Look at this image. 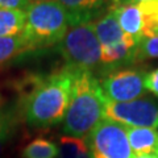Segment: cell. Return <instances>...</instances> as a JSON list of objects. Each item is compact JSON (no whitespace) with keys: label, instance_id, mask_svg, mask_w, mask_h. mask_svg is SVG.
I'll list each match as a JSON object with an SVG mask.
<instances>
[{"label":"cell","instance_id":"cell-19","mask_svg":"<svg viewBox=\"0 0 158 158\" xmlns=\"http://www.w3.org/2000/svg\"><path fill=\"white\" fill-rule=\"evenodd\" d=\"M145 88L146 91H150L158 98V69H154V70H152L146 74Z\"/></svg>","mask_w":158,"mask_h":158},{"label":"cell","instance_id":"cell-5","mask_svg":"<svg viewBox=\"0 0 158 158\" xmlns=\"http://www.w3.org/2000/svg\"><path fill=\"white\" fill-rule=\"evenodd\" d=\"M92 158H132L133 152L127 136V127L103 118L87 136Z\"/></svg>","mask_w":158,"mask_h":158},{"label":"cell","instance_id":"cell-6","mask_svg":"<svg viewBox=\"0 0 158 158\" xmlns=\"http://www.w3.org/2000/svg\"><path fill=\"white\" fill-rule=\"evenodd\" d=\"M146 74L145 67L135 65L104 74L99 83L107 100L115 103L131 102L146 96Z\"/></svg>","mask_w":158,"mask_h":158},{"label":"cell","instance_id":"cell-8","mask_svg":"<svg viewBox=\"0 0 158 158\" xmlns=\"http://www.w3.org/2000/svg\"><path fill=\"white\" fill-rule=\"evenodd\" d=\"M66 9L71 25L94 21L104 12L106 0H57Z\"/></svg>","mask_w":158,"mask_h":158},{"label":"cell","instance_id":"cell-7","mask_svg":"<svg viewBox=\"0 0 158 158\" xmlns=\"http://www.w3.org/2000/svg\"><path fill=\"white\" fill-rule=\"evenodd\" d=\"M104 118L129 128H158V102L140 98L131 102L115 103L107 100Z\"/></svg>","mask_w":158,"mask_h":158},{"label":"cell","instance_id":"cell-20","mask_svg":"<svg viewBox=\"0 0 158 158\" xmlns=\"http://www.w3.org/2000/svg\"><path fill=\"white\" fill-rule=\"evenodd\" d=\"M32 0H0V8L6 9H23L27 11Z\"/></svg>","mask_w":158,"mask_h":158},{"label":"cell","instance_id":"cell-1","mask_svg":"<svg viewBox=\"0 0 158 158\" xmlns=\"http://www.w3.org/2000/svg\"><path fill=\"white\" fill-rule=\"evenodd\" d=\"M74 70L63 67L45 75L23 104V116L33 128H50L63 121L70 103Z\"/></svg>","mask_w":158,"mask_h":158},{"label":"cell","instance_id":"cell-13","mask_svg":"<svg viewBox=\"0 0 158 158\" xmlns=\"http://www.w3.org/2000/svg\"><path fill=\"white\" fill-rule=\"evenodd\" d=\"M25 23V11L0 8V38H13L23 36Z\"/></svg>","mask_w":158,"mask_h":158},{"label":"cell","instance_id":"cell-14","mask_svg":"<svg viewBox=\"0 0 158 158\" xmlns=\"http://www.w3.org/2000/svg\"><path fill=\"white\" fill-rule=\"evenodd\" d=\"M137 6L142 16V37L158 36V0H142Z\"/></svg>","mask_w":158,"mask_h":158},{"label":"cell","instance_id":"cell-3","mask_svg":"<svg viewBox=\"0 0 158 158\" xmlns=\"http://www.w3.org/2000/svg\"><path fill=\"white\" fill-rule=\"evenodd\" d=\"M25 13L23 37L32 50L58 45L71 27L66 9L57 0H32Z\"/></svg>","mask_w":158,"mask_h":158},{"label":"cell","instance_id":"cell-21","mask_svg":"<svg viewBox=\"0 0 158 158\" xmlns=\"http://www.w3.org/2000/svg\"><path fill=\"white\" fill-rule=\"evenodd\" d=\"M142 0H111V7L110 8H116L121 6H129V4H138Z\"/></svg>","mask_w":158,"mask_h":158},{"label":"cell","instance_id":"cell-10","mask_svg":"<svg viewBox=\"0 0 158 158\" xmlns=\"http://www.w3.org/2000/svg\"><path fill=\"white\" fill-rule=\"evenodd\" d=\"M21 118H24L21 102L16 100L0 107V156L16 135Z\"/></svg>","mask_w":158,"mask_h":158},{"label":"cell","instance_id":"cell-11","mask_svg":"<svg viewBox=\"0 0 158 158\" xmlns=\"http://www.w3.org/2000/svg\"><path fill=\"white\" fill-rule=\"evenodd\" d=\"M113 11L118 21L121 31L127 36L140 42L142 38V16L137 4H129V6H121L116 8H108Z\"/></svg>","mask_w":158,"mask_h":158},{"label":"cell","instance_id":"cell-18","mask_svg":"<svg viewBox=\"0 0 158 158\" xmlns=\"http://www.w3.org/2000/svg\"><path fill=\"white\" fill-rule=\"evenodd\" d=\"M158 58V36L145 37L137 45V57L136 62L140 63L146 59Z\"/></svg>","mask_w":158,"mask_h":158},{"label":"cell","instance_id":"cell-22","mask_svg":"<svg viewBox=\"0 0 158 158\" xmlns=\"http://www.w3.org/2000/svg\"><path fill=\"white\" fill-rule=\"evenodd\" d=\"M132 158H158V153H152V154H140V156H135Z\"/></svg>","mask_w":158,"mask_h":158},{"label":"cell","instance_id":"cell-2","mask_svg":"<svg viewBox=\"0 0 158 158\" xmlns=\"http://www.w3.org/2000/svg\"><path fill=\"white\" fill-rule=\"evenodd\" d=\"M106 103L107 98L94 73L74 70L71 98L63 118L66 136L87 137L104 118Z\"/></svg>","mask_w":158,"mask_h":158},{"label":"cell","instance_id":"cell-15","mask_svg":"<svg viewBox=\"0 0 158 158\" xmlns=\"http://www.w3.org/2000/svg\"><path fill=\"white\" fill-rule=\"evenodd\" d=\"M59 148L52 140L37 137L32 140L21 152L23 158H57Z\"/></svg>","mask_w":158,"mask_h":158},{"label":"cell","instance_id":"cell-17","mask_svg":"<svg viewBox=\"0 0 158 158\" xmlns=\"http://www.w3.org/2000/svg\"><path fill=\"white\" fill-rule=\"evenodd\" d=\"M59 158H92L88 146L82 138L62 136L59 138Z\"/></svg>","mask_w":158,"mask_h":158},{"label":"cell","instance_id":"cell-12","mask_svg":"<svg viewBox=\"0 0 158 158\" xmlns=\"http://www.w3.org/2000/svg\"><path fill=\"white\" fill-rule=\"evenodd\" d=\"M127 136L136 156L158 153V129L127 127Z\"/></svg>","mask_w":158,"mask_h":158},{"label":"cell","instance_id":"cell-4","mask_svg":"<svg viewBox=\"0 0 158 158\" xmlns=\"http://www.w3.org/2000/svg\"><path fill=\"white\" fill-rule=\"evenodd\" d=\"M66 62L73 70L94 71L100 69L102 45L96 37L94 21L71 25L61 42L57 45Z\"/></svg>","mask_w":158,"mask_h":158},{"label":"cell","instance_id":"cell-9","mask_svg":"<svg viewBox=\"0 0 158 158\" xmlns=\"http://www.w3.org/2000/svg\"><path fill=\"white\" fill-rule=\"evenodd\" d=\"M94 28H95L96 37L100 42L102 48L116 45V44L124 41L129 37L121 31L115 13L111 9H108L107 12L100 15L94 21Z\"/></svg>","mask_w":158,"mask_h":158},{"label":"cell","instance_id":"cell-16","mask_svg":"<svg viewBox=\"0 0 158 158\" xmlns=\"http://www.w3.org/2000/svg\"><path fill=\"white\" fill-rule=\"evenodd\" d=\"M32 52L29 44L23 36L13 38H0V65L9 62L11 59Z\"/></svg>","mask_w":158,"mask_h":158}]
</instances>
